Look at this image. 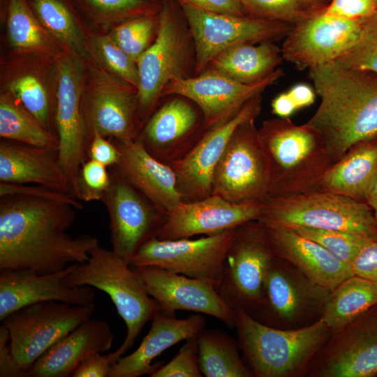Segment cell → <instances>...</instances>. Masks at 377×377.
<instances>
[{
    "mask_svg": "<svg viewBox=\"0 0 377 377\" xmlns=\"http://www.w3.org/2000/svg\"><path fill=\"white\" fill-rule=\"evenodd\" d=\"M72 205L22 193L0 195V270L54 273L82 263L99 245L96 237H71Z\"/></svg>",
    "mask_w": 377,
    "mask_h": 377,
    "instance_id": "cell-1",
    "label": "cell"
},
{
    "mask_svg": "<svg viewBox=\"0 0 377 377\" xmlns=\"http://www.w3.org/2000/svg\"><path fill=\"white\" fill-rule=\"evenodd\" d=\"M309 77L320 103L306 124L334 163L356 144L377 138V74L331 62L309 69Z\"/></svg>",
    "mask_w": 377,
    "mask_h": 377,
    "instance_id": "cell-2",
    "label": "cell"
},
{
    "mask_svg": "<svg viewBox=\"0 0 377 377\" xmlns=\"http://www.w3.org/2000/svg\"><path fill=\"white\" fill-rule=\"evenodd\" d=\"M258 134L269 169L268 197L320 190L323 176L334 161L312 127L276 117L265 120Z\"/></svg>",
    "mask_w": 377,
    "mask_h": 377,
    "instance_id": "cell-3",
    "label": "cell"
},
{
    "mask_svg": "<svg viewBox=\"0 0 377 377\" xmlns=\"http://www.w3.org/2000/svg\"><path fill=\"white\" fill-rule=\"evenodd\" d=\"M235 327L243 360L256 377L306 376L311 360L331 335L321 318L304 327L280 329L242 310L236 313Z\"/></svg>",
    "mask_w": 377,
    "mask_h": 377,
    "instance_id": "cell-4",
    "label": "cell"
},
{
    "mask_svg": "<svg viewBox=\"0 0 377 377\" xmlns=\"http://www.w3.org/2000/svg\"><path fill=\"white\" fill-rule=\"evenodd\" d=\"M64 283L71 287H94L110 297L126 327L124 341L110 353L115 363L133 346L145 325L160 312L139 274L123 258L99 245L89 251L87 261L75 265Z\"/></svg>",
    "mask_w": 377,
    "mask_h": 377,
    "instance_id": "cell-5",
    "label": "cell"
},
{
    "mask_svg": "<svg viewBox=\"0 0 377 377\" xmlns=\"http://www.w3.org/2000/svg\"><path fill=\"white\" fill-rule=\"evenodd\" d=\"M137 67L138 112L144 124L170 81L195 76V44L177 0H162L156 36L139 57Z\"/></svg>",
    "mask_w": 377,
    "mask_h": 377,
    "instance_id": "cell-6",
    "label": "cell"
},
{
    "mask_svg": "<svg viewBox=\"0 0 377 377\" xmlns=\"http://www.w3.org/2000/svg\"><path fill=\"white\" fill-rule=\"evenodd\" d=\"M257 220L269 228L337 230L377 239V222L366 202L323 190L268 197Z\"/></svg>",
    "mask_w": 377,
    "mask_h": 377,
    "instance_id": "cell-7",
    "label": "cell"
},
{
    "mask_svg": "<svg viewBox=\"0 0 377 377\" xmlns=\"http://www.w3.org/2000/svg\"><path fill=\"white\" fill-rule=\"evenodd\" d=\"M275 255L264 224L253 220L236 227L216 285L220 297L234 311L242 310L252 316L260 306L267 272Z\"/></svg>",
    "mask_w": 377,
    "mask_h": 377,
    "instance_id": "cell-8",
    "label": "cell"
},
{
    "mask_svg": "<svg viewBox=\"0 0 377 377\" xmlns=\"http://www.w3.org/2000/svg\"><path fill=\"white\" fill-rule=\"evenodd\" d=\"M330 291L275 255L265 276L262 304L251 316L276 328L304 327L320 318Z\"/></svg>",
    "mask_w": 377,
    "mask_h": 377,
    "instance_id": "cell-9",
    "label": "cell"
},
{
    "mask_svg": "<svg viewBox=\"0 0 377 377\" xmlns=\"http://www.w3.org/2000/svg\"><path fill=\"white\" fill-rule=\"evenodd\" d=\"M94 307V303L73 305L47 301L27 306L6 317L1 324L8 331L17 367L27 372L48 348L90 318Z\"/></svg>",
    "mask_w": 377,
    "mask_h": 377,
    "instance_id": "cell-10",
    "label": "cell"
},
{
    "mask_svg": "<svg viewBox=\"0 0 377 377\" xmlns=\"http://www.w3.org/2000/svg\"><path fill=\"white\" fill-rule=\"evenodd\" d=\"M256 119L243 122L230 137L212 176L211 195L232 203H263L269 176Z\"/></svg>",
    "mask_w": 377,
    "mask_h": 377,
    "instance_id": "cell-11",
    "label": "cell"
},
{
    "mask_svg": "<svg viewBox=\"0 0 377 377\" xmlns=\"http://www.w3.org/2000/svg\"><path fill=\"white\" fill-rule=\"evenodd\" d=\"M376 15L348 19L322 10L311 13L295 24L286 36L283 58L300 70L331 63L362 39Z\"/></svg>",
    "mask_w": 377,
    "mask_h": 377,
    "instance_id": "cell-12",
    "label": "cell"
},
{
    "mask_svg": "<svg viewBox=\"0 0 377 377\" xmlns=\"http://www.w3.org/2000/svg\"><path fill=\"white\" fill-rule=\"evenodd\" d=\"M189 26L195 49V75L223 50L241 43L274 42L286 37L293 25L250 16L214 13L177 0Z\"/></svg>",
    "mask_w": 377,
    "mask_h": 377,
    "instance_id": "cell-13",
    "label": "cell"
},
{
    "mask_svg": "<svg viewBox=\"0 0 377 377\" xmlns=\"http://www.w3.org/2000/svg\"><path fill=\"white\" fill-rule=\"evenodd\" d=\"M110 184L102 197L110 219L112 250L128 264L147 242L157 238L166 214L114 166Z\"/></svg>",
    "mask_w": 377,
    "mask_h": 377,
    "instance_id": "cell-14",
    "label": "cell"
},
{
    "mask_svg": "<svg viewBox=\"0 0 377 377\" xmlns=\"http://www.w3.org/2000/svg\"><path fill=\"white\" fill-rule=\"evenodd\" d=\"M236 228L196 239L154 238L129 261L131 267L156 266L188 277L220 280L223 263Z\"/></svg>",
    "mask_w": 377,
    "mask_h": 377,
    "instance_id": "cell-15",
    "label": "cell"
},
{
    "mask_svg": "<svg viewBox=\"0 0 377 377\" xmlns=\"http://www.w3.org/2000/svg\"><path fill=\"white\" fill-rule=\"evenodd\" d=\"M57 75L58 160L73 196L79 200L78 175L80 167L89 159V145L82 110V70L78 61L66 56L59 61Z\"/></svg>",
    "mask_w": 377,
    "mask_h": 377,
    "instance_id": "cell-16",
    "label": "cell"
},
{
    "mask_svg": "<svg viewBox=\"0 0 377 377\" xmlns=\"http://www.w3.org/2000/svg\"><path fill=\"white\" fill-rule=\"evenodd\" d=\"M306 376H377V303L329 337Z\"/></svg>",
    "mask_w": 377,
    "mask_h": 377,
    "instance_id": "cell-17",
    "label": "cell"
},
{
    "mask_svg": "<svg viewBox=\"0 0 377 377\" xmlns=\"http://www.w3.org/2000/svg\"><path fill=\"white\" fill-rule=\"evenodd\" d=\"M91 72V87L82 104L89 143L94 131L121 142L138 140L143 123L137 88L114 74L97 69Z\"/></svg>",
    "mask_w": 377,
    "mask_h": 377,
    "instance_id": "cell-18",
    "label": "cell"
},
{
    "mask_svg": "<svg viewBox=\"0 0 377 377\" xmlns=\"http://www.w3.org/2000/svg\"><path fill=\"white\" fill-rule=\"evenodd\" d=\"M283 75L281 68L251 84H242L217 72L205 69L187 79H173L165 87L161 98L170 95L186 97L195 103L210 130L231 119L253 97L262 94Z\"/></svg>",
    "mask_w": 377,
    "mask_h": 377,
    "instance_id": "cell-19",
    "label": "cell"
},
{
    "mask_svg": "<svg viewBox=\"0 0 377 377\" xmlns=\"http://www.w3.org/2000/svg\"><path fill=\"white\" fill-rule=\"evenodd\" d=\"M144 123L138 140L157 160L170 165L184 158L207 132L199 107L170 95Z\"/></svg>",
    "mask_w": 377,
    "mask_h": 377,
    "instance_id": "cell-20",
    "label": "cell"
},
{
    "mask_svg": "<svg viewBox=\"0 0 377 377\" xmlns=\"http://www.w3.org/2000/svg\"><path fill=\"white\" fill-rule=\"evenodd\" d=\"M143 281L149 294L158 303L160 312L175 316L178 310L205 313L235 327L236 312L222 300L216 283L156 266L131 267Z\"/></svg>",
    "mask_w": 377,
    "mask_h": 377,
    "instance_id": "cell-21",
    "label": "cell"
},
{
    "mask_svg": "<svg viewBox=\"0 0 377 377\" xmlns=\"http://www.w3.org/2000/svg\"><path fill=\"white\" fill-rule=\"evenodd\" d=\"M262 110L261 94L249 100L228 121L207 131L195 147L182 159L170 163L184 201L211 195L214 171L231 135L239 125L256 119Z\"/></svg>",
    "mask_w": 377,
    "mask_h": 377,
    "instance_id": "cell-22",
    "label": "cell"
},
{
    "mask_svg": "<svg viewBox=\"0 0 377 377\" xmlns=\"http://www.w3.org/2000/svg\"><path fill=\"white\" fill-rule=\"evenodd\" d=\"M76 264L47 274L31 269L0 270V320L22 308L43 302L73 305L94 303L96 293L91 286L71 287L64 283Z\"/></svg>",
    "mask_w": 377,
    "mask_h": 377,
    "instance_id": "cell-23",
    "label": "cell"
},
{
    "mask_svg": "<svg viewBox=\"0 0 377 377\" xmlns=\"http://www.w3.org/2000/svg\"><path fill=\"white\" fill-rule=\"evenodd\" d=\"M262 210L263 203H232L216 195L182 200L167 214L157 238L177 239L216 234L257 220Z\"/></svg>",
    "mask_w": 377,
    "mask_h": 377,
    "instance_id": "cell-24",
    "label": "cell"
},
{
    "mask_svg": "<svg viewBox=\"0 0 377 377\" xmlns=\"http://www.w3.org/2000/svg\"><path fill=\"white\" fill-rule=\"evenodd\" d=\"M206 324L205 318L198 313L185 318L157 313L140 346L133 353L117 361L110 377L151 376L163 365V361L153 364L156 357L177 343L198 335Z\"/></svg>",
    "mask_w": 377,
    "mask_h": 377,
    "instance_id": "cell-25",
    "label": "cell"
},
{
    "mask_svg": "<svg viewBox=\"0 0 377 377\" xmlns=\"http://www.w3.org/2000/svg\"><path fill=\"white\" fill-rule=\"evenodd\" d=\"M114 334L105 320L88 318L48 348L27 371L29 377H68L86 359L109 350Z\"/></svg>",
    "mask_w": 377,
    "mask_h": 377,
    "instance_id": "cell-26",
    "label": "cell"
},
{
    "mask_svg": "<svg viewBox=\"0 0 377 377\" xmlns=\"http://www.w3.org/2000/svg\"><path fill=\"white\" fill-rule=\"evenodd\" d=\"M111 140L120 152L114 167L167 216L183 200L174 170L151 156L138 140Z\"/></svg>",
    "mask_w": 377,
    "mask_h": 377,
    "instance_id": "cell-27",
    "label": "cell"
},
{
    "mask_svg": "<svg viewBox=\"0 0 377 377\" xmlns=\"http://www.w3.org/2000/svg\"><path fill=\"white\" fill-rule=\"evenodd\" d=\"M0 182L38 184L73 196L59 165L57 147H38L1 138Z\"/></svg>",
    "mask_w": 377,
    "mask_h": 377,
    "instance_id": "cell-28",
    "label": "cell"
},
{
    "mask_svg": "<svg viewBox=\"0 0 377 377\" xmlns=\"http://www.w3.org/2000/svg\"><path fill=\"white\" fill-rule=\"evenodd\" d=\"M266 228L275 254L315 283L332 290L355 274L350 265L339 261L320 245L294 230Z\"/></svg>",
    "mask_w": 377,
    "mask_h": 377,
    "instance_id": "cell-29",
    "label": "cell"
},
{
    "mask_svg": "<svg viewBox=\"0 0 377 377\" xmlns=\"http://www.w3.org/2000/svg\"><path fill=\"white\" fill-rule=\"evenodd\" d=\"M377 177V138L359 142L334 163L323 176L320 190L366 202Z\"/></svg>",
    "mask_w": 377,
    "mask_h": 377,
    "instance_id": "cell-30",
    "label": "cell"
},
{
    "mask_svg": "<svg viewBox=\"0 0 377 377\" xmlns=\"http://www.w3.org/2000/svg\"><path fill=\"white\" fill-rule=\"evenodd\" d=\"M283 59L281 49L273 42L241 43L219 53L205 69L242 84H251L273 73Z\"/></svg>",
    "mask_w": 377,
    "mask_h": 377,
    "instance_id": "cell-31",
    "label": "cell"
},
{
    "mask_svg": "<svg viewBox=\"0 0 377 377\" xmlns=\"http://www.w3.org/2000/svg\"><path fill=\"white\" fill-rule=\"evenodd\" d=\"M377 303V286L357 275L344 279L330 293L320 318L331 331H339Z\"/></svg>",
    "mask_w": 377,
    "mask_h": 377,
    "instance_id": "cell-32",
    "label": "cell"
},
{
    "mask_svg": "<svg viewBox=\"0 0 377 377\" xmlns=\"http://www.w3.org/2000/svg\"><path fill=\"white\" fill-rule=\"evenodd\" d=\"M200 370L205 377H253L239 356L237 340L219 329H204L198 335Z\"/></svg>",
    "mask_w": 377,
    "mask_h": 377,
    "instance_id": "cell-33",
    "label": "cell"
},
{
    "mask_svg": "<svg viewBox=\"0 0 377 377\" xmlns=\"http://www.w3.org/2000/svg\"><path fill=\"white\" fill-rule=\"evenodd\" d=\"M0 136L38 147L58 148V138L43 127L10 94L0 97Z\"/></svg>",
    "mask_w": 377,
    "mask_h": 377,
    "instance_id": "cell-34",
    "label": "cell"
},
{
    "mask_svg": "<svg viewBox=\"0 0 377 377\" xmlns=\"http://www.w3.org/2000/svg\"><path fill=\"white\" fill-rule=\"evenodd\" d=\"M7 28L14 48L44 54L54 52L47 31L38 22L24 0H9Z\"/></svg>",
    "mask_w": 377,
    "mask_h": 377,
    "instance_id": "cell-35",
    "label": "cell"
},
{
    "mask_svg": "<svg viewBox=\"0 0 377 377\" xmlns=\"http://www.w3.org/2000/svg\"><path fill=\"white\" fill-rule=\"evenodd\" d=\"M34 6L44 28L75 52L84 55L82 34L67 8L58 0H34Z\"/></svg>",
    "mask_w": 377,
    "mask_h": 377,
    "instance_id": "cell-36",
    "label": "cell"
},
{
    "mask_svg": "<svg viewBox=\"0 0 377 377\" xmlns=\"http://www.w3.org/2000/svg\"><path fill=\"white\" fill-rule=\"evenodd\" d=\"M300 235L323 247L334 258L350 265L367 243L374 239L348 232L308 227L293 228Z\"/></svg>",
    "mask_w": 377,
    "mask_h": 377,
    "instance_id": "cell-37",
    "label": "cell"
},
{
    "mask_svg": "<svg viewBox=\"0 0 377 377\" xmlns=\"http://www.w3.org/2000/svg\"><path fill=\"white\" fill-rule=\"evenodd\" d=\"M159 13L137 17L115 27L111 35L119 47L136 64L142 54L151 45L157 34Z\"/></svg>",
    "mask_w": 377,
    "mask_h": 377,
    "instance_id": "cell-38",
    "label": "cell"
},
{
    "mask_svg": "<svg viewBox=\"0 0 377 377\" xmlns=\"http://www.w3.org/2000/svg\"><path fill=\"white\" fill-rule=\"evenodd\" d=\"M8 89L15 99L43 127L49 130L50 98L46 89L36 76L31 74L17 76L9 82Z\"/></svg>",
    "mask_w": 377,
    "mask_h": 377,
    "instance_id": "cell-39",
    "label": "cell"
},
{
    "mask_svg": "<svg viewBox=\"0 0 377 377\" xmlns=\"http://www.w3.org/2000/svg\"><path fill=\"white\" fill-rule=\"evenodd\" d=\"M248 16L295 25L311 13L300 0H240Z\"/></svg>",
    "mask_w": 377,
    "mask_h": 377,
    "instance_id": "cell-40",
    "label": "cell"
},
{
    "mask_svg": "<svg viewBox=\"0 0 377 377\" xmlns=\"http://www.w3.org/2000/svg\"><path fill=\"white\" fill-rule=\"evenodd\" d=\"M95 45L100 59L112 74L138 89L139 76L137 64L119 47L111 35L98 36Z\"/></svg>",
    "mask_w": 377,
    "mask_h": 377,
    "instance_id": "cell-41",
    "label": "cell"
},
{
    "mask_svg": "<svg viewBox=\"0 0 377 377\" xmlns=\"http://www.w3.org/2000/svg\"><path fill=\"white\" fill-rule=\"evenodd\" d=\"M110 184V175L107 167L88 159L83 163L79 172V200L84 202L101 200Z\"/></svg>",
    "mask_w": 377,
    "mask_h": 377,
    "instance_id": "cell-42",
    "label": "cell"
},
{
    "mask_svg": "<svg viewBox=\"0 0 377 377\" xmlns=\"http://www.w3.org/2000/svg\"><path fill=\"white\" fill-rule=\"evenodd\" d=\"M199 367L198 335L186 340L177 354L151 377H202Z\"/></svg>",
    "mask_w": 377,
    "mask_h": 377,
    "instance_id": "cell-43",
    "label": "cell"
},
{
    "mask_svg": "<svg viewBox=\"0 0 377 377\" xmlns=\"http://www.w3.org/2000/svg\"><path fill=\"white\" fill-rule=\"evenodd\" d=\"M332 62L377 74V15L362 39L350 50Z\"/></svg>",
    "mask_w": 377,
    "mask_h": 377,
    "instance_id": "cell-44",
    "label": "cell"
},
{
    "mask_svg": "<svg viewBox=\"0 0 377 377\" xmlns=\"http://www.w3.org/2000/svg\"><path fill=\"white\" fill-rule=\"evenodd\" d=\"M322 11L348 19H364L377 14V0H331Z\"/></svg>",
    "mask_w": 377,
    "mask_h": 377,
    "instance_id": "cell-45",
    "label": "cell"
},
{
    "mask_svg": "<svg viewBox=\"0 0 377 377\" xmlns=\"http://www.w3.org/2000/svg\"><path fill=\"white\" fill-rule=\"evenodd\" d=\"M13 193H22L44 197L62 201L72 205L77 209L82 208L80 200L73 196L52 188L36 184L34 186L0 182V195Z\"/></svg>",
    "mask_w": 377,
    "mask_h": 377,
    "instance_id": "cell-46",
    "label": "cell"
},
{
    "mask_svg": "<svg viewBox=\"0 0 377 377\" xmlns=\"http://www.w3.org/2000/svg\"><path fill=\"white\" fill-rule=\"evenodd\" d=\"M120 152L117 145L105 139L97 131H94L88 149V158L110 168L117 164Z\"/></svg>",
    "mask_w": 377,
    "mask_h": 377,
    "instance_id": "cell-47",
    "label": "cell"
},
{
    "mask_svg": "<svg viewBox=\"0 0 377 377\" xmlns=\"http://www.w3.org/2000/svg\"><path fill=\"white\" fill-rule=\"evenodd\" d=\"M355 275L367 279L377 286V239L367 243L359 251L351 264Z\"/></svg>",
    "mask_w": 377,
    "mask_h": 377,
    "instance_id": "cell-48",
    "label": "cell"
},
{
    "mask_svg": "<svg viewBox=\"0 0 377 377\" xmlns=\"http://www.w3.org/2000/svg\"><path fill=\"white\" fill-rule=\"evenodd\" d=\"M115 362L110 353H98L83 361L73 371V377H110Z\"/></svg>",
    "mask_w": 377,
    "mask_h": 377,
    "instance_id": "cell-49",
    "label": "cell"
},
{
    "mask_svg": "<svg viewBox=\"0 0 377 377\" xmlns=\"http://www.w3.org/2000/svg\"><path fill=\"white\" fill-rule=\"evenodd\" d=\"M8 341H10L8 331L1 324L0 326V376L27 377L26 372L17 367L12 355Z\"/></svg>",
    "mask_w": 377,
    "mask_h": 377,
    "instance_id": "cell-50",
    "label": "cell"
},
{
    "mask_svg": "<svg viewBox=\"0 0 377 377\" xmlns=\"http://www.w3.org/2000/svg\"><path fill=\"white\" fill-rule=\"evenodd\" d=\"M96 7L106 11L133 15L147 10L146 0H89Z\"/></svg>",
    "mask_w": 377,
    "mask_h": 377,
    "instance_id": "cell-51",
    "label": "cell"
},
{
    "mask_svg": "<svg viewBox=\"0 0 377 377\" xmlns=\"http://www.w3.org/2000/svg\"><path fill=\"white\" fill-rule=\"evenodd\" d=\"M202 9L214 13L248 16L240 0H183Z\"/></svg>",
    "mask_w": 377,
    "mask_h": 377,
    "instance_id": "cell-52",
    "label": "cell"
},
{
    "mask_svg": "<svg viewBox=\"0 0 377 377\" xmlns=\"http://www.w3.org/2000/svg\"><path fill=\"white\" fill-rule=\"evenodd\" d=\"M285 92L295 112L311 105L314 103L316 98L311 87L304 83L295 84Z\"/></svg>",
    "mask_w": 377,
    "mask_h": 377,
    "instance_id": "cell-53",
    "label": "cell"
},
{
    "mask_svg": "<svg viewBox=\"0 0 377 377\" xmlns=\"http://www.w3.org/2000/svg\"><path fill=\"white\" fill-rule=\"evenodd\" d=\"M365 202L371 207L377 222V177L367 195Z\"/></svg>",
    "mask_w": 377,
    "mask_h": 377,
    "instance_id": "cell-54",
    "label": "cell"
},
{
    "mask_svg": "<svg viewBox=\"0 0 377 377\" xmlns=\"http://www.w3.org/2000/svg\"><path fill=\"white\" fill-rule=\"evenodd\" d=\"M304 8H312L320 3V0H300Z\"/></svg>",
    "mask_w": 377,
    "mask_h": 377,
    "instance_id": "cell-55",
    "label": "cell"
}]
</instances>
